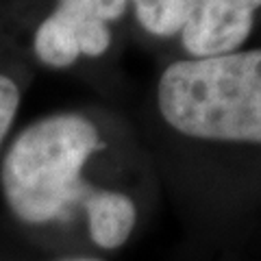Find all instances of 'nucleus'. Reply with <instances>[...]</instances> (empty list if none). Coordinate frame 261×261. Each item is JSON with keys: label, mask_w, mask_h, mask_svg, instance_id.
Instances as JSON below:
<instances>
[{"label": "nucleus", "mask_w": 261, "mask_h": 261, "mask_svg": "<svg viewBox=\"0 0 261 261\" xmlns=\"http://www.w3.org/2000/svg\"><path fill=\"white\" fill-rule=\"evenodd\" d=\"M261 0H130L137 24L154 37L181 35L190 59L235 53L255 27Z\"/></svg>", "instance_id": "nucleus-3"}, {"label": "nucleus", "mask_w": 261, "mask_h": 261, "mask_svg": "<svg viewBox=\"0 0 261 261\" xmlns=\"http://www.w3.org/2000/svg\"><path fill=\"white\" fill-rule=\"evenodd\" d=\"M53 261H107V259L96 257V255H63V257H57Z\"/></svg>", "instance_id": "nucleus-5"}, {"label": "nucleus", "mask_w": 261, "mask_h": 261, "mask_svg": "<svg viewBox=\"0 0 261 261\" xmlns=\"http://www.w3.org/2000/svg\"><path fill=\"white\" fill-rule=\"evenodd\" d=\"M29 61L13 39L0 29V154L13 135L15 120L29 85Z\"/></svg>", "instance_id": "nucleus-4"}, {"label": "nucleus", "mask_w": 261, "mask_h": 261, "mask_svg": "<svg viewBox=\"0 0 261 261\" xmlns=\"http://www.w3.org/2000/svg\"><path fill=\"white\" fill-rule=\"evenodd\" d=\"M157 109L192 140L261 144V48L170 63L157 81Z\"/></svg>", "instance_id": "nucleus-2"}, {"label": "nucleus", "mask_w": 261, "mask_h": 261, "mask_svg": "<svg viewBox=\"0 0 261 261\" xmlns=\"http://www.w3.org/2000/svg\"><path fill=\"white\" fill-rule=\"evenodd\" d=\"M118 152L113 130L92 111H55L13 133L0 154L7 216L39 240L79 235L89 244L109 205L130 194L107 178Z\"/></svg>", "instance_id": "nucleus-1"}]
</instances>
